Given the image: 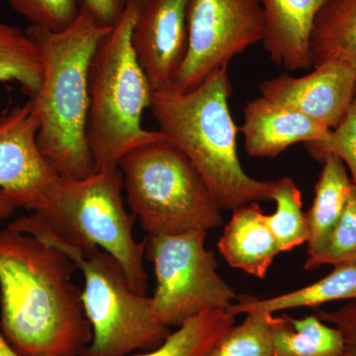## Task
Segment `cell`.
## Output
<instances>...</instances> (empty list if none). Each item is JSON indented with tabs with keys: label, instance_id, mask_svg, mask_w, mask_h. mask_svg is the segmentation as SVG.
<instances>
[{
	"label": "cell",
	"instance_id": "f546056e",
	"mask_svg": "<svg viewBox=\"0 0 356 356\" xmlns=\"http://www.w3.org/2000/svg\"><path fill=\"white\" fill-rule=\"evenodd\" d=\"M0 356H21L14 350L13 346L6 341L1 330H0Z\"/></svg>",
	"mask_w": 356,
	"mask_h": 356
},
{
	"label": "cell",
	"instance_id": "d6986e66",
	"mask_svg": "<svg viewBox=\"0 0 356 356\" xmlns=\"http://www.w3.org/2000/svg\"><path fill=\"white\" fill-rule=\"evenodd\" d=\"M271 339L273 356H341L343 350L341 332L317 315L274 316Z\"/></svg>",
	"mask_w": 356,
	"mask_h": 356
},
{
	"label": "cell",
	"instance_id": "9a60e30c",
	"mask_svg": "<svg viewBox=\"0 0 356 356\" xmlns=\"http://www.w3.org/2000/svg\"><path fill=\"white\" fill-rule=\"evenodd\" d=\"M218 248L229 266L261 280L266 277L274 259L281 254L259 202L233 210Z\"/></svg>",
	"mask_w": 356,
	"mask_h": 356
},
{
	"label": "cell",
	"instance_id": "5b68a950",
	"mask_svg": "<svg viewBox=\"0 0 356 356\" xmlns=\"http://www.w3.org/2000/svg\"><path fill=\"white\" fill-rule=\"evenodd\" d=\"M62 250L83 273L81 300L92 339L81 356H127L159 348L170 329L154 317L151 298L136 292L120 262L99 248L79 250L58 240L29 217L8 225Z\"/></svg>",
	"mask_w": 356,
	"mask_h": 356
},
{
	"label": "cell",
	"instance_id": "e0dca14e",
	"mask_svg": "<svg viewBox=\"0 0 356 356\" xmlns=\"http://www.w3.org/2000/svg\"><path fill=\"white\" fill-rule=\"evenodd\" d=\"M341 300H356V266L334 267L331 273L320 280L271 298L259 299L243 295L229 307L228 312L235 317L254 311L275 314L288 309L316 308Z\"/></svg>",
	"mask_w": 356,
	"mask_h": 356
},
{
	"label": "cell",
	"instance_id": "5bb4252c",
	"mask_svg": "<svg viewBox=\"0 0 356 356\" xmlns=\"http://www.w3.org/2000/svg\"><path fill=\"white\" fill-rule=\"evenodd\" d=\"M327 0H259L264 20V46L274 64L287 70L313 67L310 42L316 17Z\"/></svg>",
	"mask_w": 356,
	"mask_h": 356
},
{
	"label": "cell",
	"instance_id": "2e32d148",
	"mask_svg": "<svg viewBox=\"0 0 356 356\" xmlns=\"http://www.w3.org/2000/svg\"><path fill=\"white\" fill-rule=\"evenodd\" d=\"M323 168L315 186V196L306 213L309 238L308 257L325 247L341 219L353 191V184L343 161L334 156L323 159Z\"/></svg>",
	"mask_w": 356,
	"mask_h": 356
},
{
	"label": "cell",
	"instance_id": "7402d4cb",
	"mask_svg": "<svg viewBox=\"0 0 356 356\" xmlns=\"http://www.w3.org/2000/svg\"><path fill=\"white\" fill-rule=\"evenodd\" d=\"M273 201L276 204L275 212L266 214V222L280 252H290L308 242L302 193L292 178L284 177L274 181Z\"/></svg>",
	"mask_w": 356,
	"mask_h": 356
},
{
	"label": "cell",
	"instance_id": "3957f363",
	"mask_svg": "<svg viewBox=\"0 0 356 356\" xmlns=\"http://www.w3.org/2000/svg\"><path fill=\"white\" fill-rule=\"evenodd\" d=\"M228 67L187 92L154 91L151 110L166 140L184 152L202 175L222 210L273 201L274 181L252 178L238 159V129L229 111Z\"/></svg>",
	"mask_w": 356,
	"mask_h": 356
},
{
	"label": "cell",
	"instance_id": "9c48e42d",
	"mask_svg": "<svg viewBox=\"0 0 356 356\" xmlns=\"http://www.w3.org/2000/svg\"><path fill=\"white\" fill-rule=\"evenodd\" d=\"M188 46L172 89L187 92L250 47L264 41L266 20L259 0H188Z\"/></svg>",
	"mask_w": 356,
	"mask_h": 356
},
{
	"label": "cell",
	"instance_id": "cb8c5ba5",
	"mask_svg": "<svg viewBox=\"0 0 356 356\" xmlns=\"http://www.w3.org/2000/svg\"><path fill=\"white\" fill-rule=\"evenodd\" d=\"M323 266H356V187L346 204L341 219L323 250L307 257L304 269L315 270Z\"/></svg>",
	"mask_w": 356,
	"mask_h": 356
},
{
	"label": "cell",
	"instance_id": "8fae6325",
	"mask_svg": "<svg viewBox=\"0 0 356 356\" xmlns=\"http://www.w3.org/2000/svg\"><path fill=\"white\" fill-rule=\"evenodd\" d=\"M188 0H138L131 44L154 91L172 88L188 46Z\"/></svg>",
	"mask_w": 356,
	"mask_h": 356
},
{
	"label": "cell",
	"instance_id": "7c38bea8",
	"mask_svg": "<svg viewBox=\"0 0 356 356\" xmlns=\"http://www.w3.org/2000/svg\"><path fill=\"white\" fill-rule=\"evenodd\" d=\"M262 97L337 128L350 110L356 92V70L329 63L299 77L281 74L259 86Z\"/></svg>",
	"mask_w": 356,
	"mask_h": 356
},
{
	"label": "cell",
	"instance_id": "44dd1931",
	"mask_svg": "<svg viewBox=\"0 0 356 356\" xmlns=\"http://www.w3.org/2000/svg\"><path fill=\"white\" fill-rule=\"evenodd\" d=\"M44 64L38 47L25 31L0 20V81H15L30 98L38 95Z\"/></svg>",
	"mask_w": 356,
	"mask_h": 356
},
{
	"label": "cell",
	"instance_id": "d4e9b609",
	"mask_svg": "<svg viewBox=\"0 0 356 356\" xmlns=\"http://www.w3.org/2000/svg\"><path fill=\"white\" fill-rule=\"evenodd\" d=\"M30 25L63 31L76 21L84 0H7Z\"/></svg>",
	"mask_w": 356,
	"mask_h": 356
},
{
	"label": "cell",
	"instance_id": "6da1fadb",
	"mask_svg": "<svg viewBox=\"0 0 356 356\" xmlns=\"http://www.w3.org/2000/svg\"><path fill=\"white\" fill-rule=\"evenodd\" d=\"M74 269L50 243L0 229V330L21 356H81L90 343Z\"/></svg>",
	"mask_w": 356,
	"mask_h": 356
},
{
	"label": "cell",
	"instance_id": "f1b7e54d",
	"mask_svg": "<svg viewBox=\"0 0 356 356\" xmlns=\"http://www.w3.org/2000/svg\"><path fill=\"white\" fill-rule=\"evenodd\" d=\"M16 209L15 204L9 198L6 192L0 189V219L10 217Z\"/></svg>",
	"mask_w": 356,
	"mask_h": 356
},
{
	"label": "cell",
	"instance_id": "603a6c76",
	"mask_svg": "<svg viewBox=\"0 0 356 356\" xmlns=\"http://www.w3.org/2000/svg\"><path fill=\"white\" fill-rule=\"evenodd\" d=\"M245 315V320L234 325L208 356H273L274 314L254 311Z\"/></svg>",
	"mask_w": 356,
	"mask_h": 356
},
{
	"label": "cell",
	"instance_id": "52a82bcc",
	"mask_svg": "<svg viewBox=\"0 0 356 356\" xmlns=\"http://www.w3.org/2000/svg\"><path fill=\"white\" fill-rule=\"evenodd\" d=\"M118 168L129 208L147 236L221 227L222 210L202 175L168 140L129 152Z\"/></svg>",
	"mask_w": 356,
	"mask_h": 356
},
{
	"label": "cell",
	"instance_id": "4fadbf2b",
	"mask_svg": "<svg viewBox=\"0 0 356 356\" xmlns=\"http://www.w3.org/2000/svg\"><path fill=\"white\" fill-rule=\"evenodd\" d=\"M241 131L250 156L273 159L298 143L323 142L332 130L306 115L261 96L245 105Z\"/></svg>",
	"mask_w": 356,
	"mask_h": 356
},
{
	"label": "cell",
	"instance_id": "7a4b0ae2",
	"mask_svg": "<svg viewBox=\"0 0 356 356\" xmlns=\"http://www.w3.org/2000/svg\"><path fill=\"white\" fill-rule=\"evenodd\" d=\"M112 28L103 27L83 6L63 31L30 25L26 34L38 47L44 79L30 98L38 113L40 152L60 177L86 179L96 172L89 149V70L98 44Z\"/></svg>",
	"mask_w": 356,
	"mask_h": 356
},
{
	"label": "cell",
	"instance_id": "83f0119b",
	"mask_svg": "<svg viewBox=\"0 0 356 356\" xmlns=\"http://www.w3.org/2000/svg\"><path fill=\"white\" fill-rule=\"evenodd\" d=\"M132 0H84L83 6L98 24L113 28L121 19Z\"/></svg>",
	"mask_w": 356,
	"mask_h": 356
},
{
	"label": "cell",
	"instance_id": "277c9868",
	"mask_svg": "<svg viewBox=\"0 0 356 356\" xmlns=\"http://www.w3.org/2000/svg\"><path fill=\"white\" fill-rule=\"evenodd\" d=\"M137 14L138 0H132L99 42L91 60L86 135L96 172L118 168L129 152L166 140L161 131L146 130L142 125L154 90L131 44Z\"/></svg>",
	"mask_w": 356,
	"mask_h": 356
},
{
	"label": "cell",
	"instance_id": "4316f807",
	"mask_svg": "<svg viewBox=\"0 0 356 356\" xmlns=\"http://www.w3.org/2000/svg\"><path fill=\"white\" fill-rule=\"evenodd\" d=\"M317 316L341 332L343 339L341 356H356V300H350L337 310L320 311Z\"/></svg>",
	"mask_w": 356,
	"mask_h": 356
},
{
	"label": "cell",
	"instance_id": "8992f818",
	"mask_svg": "<svg viewBox=\"0 0 356 356\" xmlns=\"http://www.w3.org/2000/svg\"><path fill=\"white\" fill-rule=\"evenodd\" d=\"M119 168L86 179L60 177L43 209L29 218L51 236L79 250L99 248L117 259L136 292L147 295L146 240L136 241L137 217L126 210Z\"/></svg>",
	"mask_w": 356,
	"mask_h": 356
},
{
	"label": "cell",
	"instance_id": "ac0fdd59",
	"mask_svg": "<svg viewBox=\"0 0 356 356\" xmlns=\"http://www.w3.org/2000/svg\"><path fill=\"white\" fill-rule=\"evenodd\" d=\"M313 67L334 63L356 70V0H327L312 30Z\"/></svg>",
	"mask_w": 356,
	"mask_h": 356
},
{
	"label": "cell",
	"instance_id": "ba28073f",
	"mask_svg": "<svg viewBox=\"0 0 356 356\" xmlns=\"http://www.w3.org/2000/svg\"><path fill=\"white\" fill-rule=\"evenodd\" d=\"M207 233L145 238V257L154 264L156 280L152 311L166 327H180L206 310L228 311L240 297L218 273L216 257L206 248Z\"/></svg>",
	"mask_w": 356,
	"mask_h": 356
},
{
	"label": "cell",
	"instance_id": "484cf974",
	"mask_svg": "<svg viewBox=\"0 0 356 356\" xmlns=\"http://www.w3.org/2000/svg\"><path fill=\"white\" fill-rule=\"evenodd\" d=\"M311 156L322 161L327 156L341 159L350 170V179L356 187V92L350 110L329 138L320 143L306 144Z\"/></svg>",
	"mask_w": 356,
	"mask_h": 356
},
{
	"label": "cell",
	"instance_id": "ffe728a7",
	"mask_svg": "<svg viewBox=\"0 0 356 356\" xmlns=\"http://www.w3.org/2000/svg\"><path fill=\"white\" fill-rule=\"evenodd\" d=\"M235 318L227 310L204 311L170 332L159 348L134 356H208Z\"/></svg>",
	"mask_w": 356,
	"mask_h": 356
},
{
	"label": "cell",
	"instance_id": "30bf717a",
	"mask_svg": "<svg viewBox=\"0 0 356 356\" xmlns=\"http://www.w3.org/2000/svg\"><path fill=\"white\" fill-rule=\"evenodd\" d=\"M39 127L32 99L0 116V189L33 213L43 209L60 178L40 152Z\"/></svg>",
	"mask_w": 356,
	"mask_h": 356
}]
</instances>
